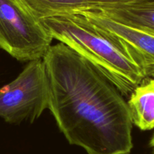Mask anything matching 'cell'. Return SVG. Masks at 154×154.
Segmentation results:
<instances>
[{
	"mask_svg": "<svg viewBox=\"0 0 154 154\" xmlns=\"http://www.w3.org/2000/svg\"><path fill=\"white\" fill-rule=\"evenodd\" d=\"M49 84L48 109L72 145L88 154H129L132 121L117 87L64 44L44 57Z\"/></svg>",
	"mask_w": 154,
	"mask_h": 154,
	"instance_id": "obj_1",
	"label": "cell"
},
{
	"mask_svg": "<svg viewBox=\"0 0 154 154\" xmlns=\"http://www.w3.org/2000/svg\"><path fill=\"white\" fill-rule=\"evenodd\" d=\"M41 21L53 38L93 65L123 96L131 94L146 78L124 46L81 14L60 15Z\"/></svg>",
	"mask_w": 154,
	"mask_h": 154,
	"instance_id": "obj_2",
	"label": "cell"
},
{
	"mask_svg": "<svg viewBox=\"0 0 154 154\" xmlns=\"http://www.w3.org/2000/svg\"><path fill=\"white\" fill-rule=\"evenodd\" d=\"M53 39L23 0H0V49L21 62L42 60Z\"/></svg>",
	"mask_w": 154,
	"mask_h": 154,
	"instance_id": "obj_3",
	"label": "cell"
},
{
	"mask_svg": "<svg viewBox=\"0 0 154 154\" xmlns=\"http://www.w3.org/2000/svg\"><path fill=\"white\" fill-rule=\"evenodd\" d=\"M49 84L43 60L29 62L14 81L0 88V117L9 123H33L48 108Z\"/></svg>",
	"mask_w": 154,
	"mask_h": 154,
	"instance_id": "obj_4",
	"label": "cell"
},
{
	"mask_svg": "<svg viewBox=\"0 0 154 154\" xmlns=\"http://www.w3.org/2000/svg\"><path fill=\"white\" fill-rule=\"evenodd\" d=\"M78 13L124 46L146 78H154V35L117 22L97 11Z\"/></svg>",
	"mask_w": 154,
	"mask_h": 154,
	"instance_id": "obj_5",
	"label": "cell"
},
{
	"mask_svg": "<svg viewBox=\"0 0 154 154\" xmlns=\"http://www.w3.org/2000/svg\"><path fill=\"white\" fill-rule=\"evenodd\" d=\"M89 10L97 11L117 22L154 35V3L97 5Z\"/></svg>",
	"mask_w": 154,
	"mask_h": 154,
	"instance_id": "obj_6",
	"label": "cell"
},
{
	"mask_svg": "<svg viewBox=\"0 0 154 154\" xmlns=\"http://www.w3.org/2000/svg\"><path fill=\"white\" fill-rule=\"evenodd\" d=\"M127 105L132 124L143 131L154 129V78H144L131 93Z\"/></svg>",
	"mask_w": 154,
	"mask_h": 154,
	"instance_id": "obj_7",
	"label": "cell"
},
{
	"mask_svg": "<svg viewBox=\"0 0 154 154\" xmlns=\"http://www.w3.org/2000/svg\"><path fill=\"white\" fill-rule=\"evenodd\" d=\"M39 20L88 10L91 5L87 0H23Z\"/></svg>",
	"mask_w": 154,
	"mask_h": 154,
	"instance_id": "obj_8",
	"label": "cell"
},
{
	"mask_svg": "<svg viewBox=\"0 0 154 154\" xmlns=\"http://www.w3.org/2000/svg\"><path fill=\"white\" fill-rule=\"evenodd\" d=\"M91 7L97 5L105 4H150L154 3V0H87ZM90 7V8H91Z\"/></svg>",
	"mask_w": 154,
	"mask_h": 154,
	"instance_id": "obj_9",
	"label": "cell"
},
{
	"mask_svg": "<svg viewBox=\"0 0 154 154\" xmlns=\"http://www.w3.org/2000/svg\"><path fill=\"white\" fill-rule=\"evenodd\" d=\"M150 146H151V147H153V150H154V134H153V137H152L151 140H150Z\"/></svg>",
	"mask_w": 154,
	"mask_h": 154,
	"instance_id": "obj_10",
	"label": "cell"
}]
</instances>
